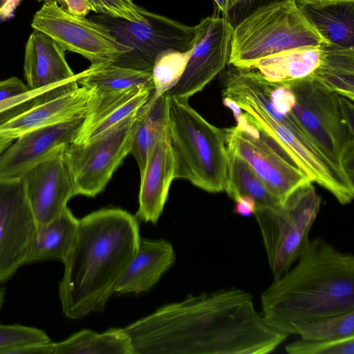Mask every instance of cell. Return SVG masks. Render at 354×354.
Listing matches in <instances>:
<instances>
[{
    "label": "cell",
    "mask_w": 354,
    "mask_h": 354,
    "mask_svg": "<svg viewBox=\"0 0 354 354\" xmlns=\"http://www.w3.org/2000/svg\"><path fill=\"white\" fill-rule=\"evenodd\" d=\"M123 329L134 354H267L288 337L266 324L250 292L236 288L189 295Z\"/></svg>",
    "instance_id": "obj_1"
},
{
    "label": "cell",
    "mask_w": 354,
    "mask_h": 354,
    "mask_svg": "<svg viewBox=\"0 0 354 354\" xmlns=\"http://www.w3.org/2000/svg\"><path fill=\"white\" fill-rule=\"evenodd\" d=\"M140 239L136 218L122 209H102L79 220L59 283L66 317L79 319L104 309L136 254Z\"/></svg>",
    "instance_id": "obj_2"
},
{
    "label": "cell",
    "mask_w": 354,
    "mask_h": 354,
    "mask_svg": "<svg viewBox=\"0 0 354 354\" xmlns=\"http://www.w3.org/2000/svg\"><path fill=\"white\" fill-rule=\"evenodd\" d=\"M261 294V315L293 335L299 323L354 310V257L325 240L309 239L299 258Z\"/></svg>",
    "instance_id": "obj_3"
},
{
    "label": "cell",
    "mask_w": 354,
    "mask_h": 354,
    "mask_svg": "<svg viewBox=\"0 0 354 354\" xmlns=\"http://www.w3.org/2000/svg\"><path fill=\"white\" fill-rule=\"evenodd\" d=\"M222 97L234 100L253 125L280 143L312 182L328 190L342 205L353 201L354 182L322 155L292 109L281 112L274 108L268 80L257 70L230 65L223 77Z\"/></svg>",
    "instance_id": "obj_4"
},
{
    "label": "cell",
    "mask_w": 354,
    "mask_h": 354,
    "mask_svg": "<svg viewBox=\"0 0 354 354\" xmlns=\"http://www.w3.org/2000/svg\"><path fill=\"white\" fill-rule=\"evenodd\" d=\"M167 130L175 178L209 193L224 192L228 152L222 129L207 122L188 100L169 95Z\"/></svg>",
    "instance_id": "obj_5"
},
{
    "label": "cell",
    "mask_w": 354,
    "mask_h": 354,
    "mask_svg": "<svg viewBox=\"0 0 354 354\" xmlns=\"http://www.w3.org/2000/svg\"><path fill=\"white\" fill-rule=\"evenodd\" d=\"M283 82L295 95L292 110L322 155L354 182L353 100L312 76Z\"/></svg>",
    "instance_id": "obj_6"
},
{
    "label": "cell",
    "mask_w": 354,
    "mask_h": 354,
    "mask_svg": "<svg viewBox=\"0 0 354 354\" xmlns=\"http://www.w3.org/2000/svg\"><path fill=\"white\" fill-rule=\"evenodd\" d=\"M326 42L306 21L294 0L263 7L233 29L228 63L250 68L277 53Z\"/></svg>",
    "instance_id": "obj_7"
},
{
    "label": "cell",
    "mask_w": 354,
    "mask_h": 354,
    "mask_svg": "<svg viewBox=\"0 0 354 354\" xmlns=\"http://www.w3.org/2000/svg\"><path fill=\"white\" fill-rule=\"evenodd\" d=\"M312 183L297 187L282 203L256 206L254 216L274 278L293 266L310 239L322 203Z\"/></svg>",
    "instance_id": "obj_8"
},
{
    "label": "cell",
    "mask_w": 354,
    "mask_h": 354,
    "mask_svg": "<svg viewBox=\"0 0 354 354\" xmlns=\"http://www.w3.org/2000/svg\"><path fill=\"white\" fill-rule=\"evenodd\" d=\"M140 12L149 24L100 14L93 15L89 19L105 26L119 42L131 48L129 53L113 63L150 73L160 52L169 48L183 52L192 49L208 21L207 17L195 26H188L142 7Z\"/></svg>",
    "instance_id": "obj_9"
},
{
    "label": "cell",
    "mask_w": 354,
    "mask_h": 354,
    "mask_svg": "<svg viewBox=\"0 0 354 354\" xmlns=\"http://www.w3.org/2000/svg\"><path fill=\"white\" fill-rule=\"evenodd\" d=\"M222 130L227 149L250 166L281 203L297 187L312 182L280 143L248 119Z\"/></svg>",
    "instance_id": "obj_10"
},
{
    "label": "cell",
    "mask_w": 354,
    "mask_h": 354,
    "mask_svg": "<svg viewBox=\"0 0 354 354\" xmlns=\"http://www.w3.org/2000/svg\"><path fill=\"white\" fill-rule=\"evenodd\" d=\"M137 113L85 142L66 146L65 158L76 195L93 197L104 190L130 152Z\"/></svg>",
    "instance_id": "obj_11"
},
{
    "label": "cell",
    "mask_w": 354,
    "mask_h": 354,
    "mask_svg": "<svg viewBox=\"0 0 354 354\" xmlns=\"http://www.w3.org/2000/svg\"><path fill=\"white\" fill-rule=\"evenodd\" d=\"M31 27L48 35L66 50L81 55L91 64L114 62L131 50L103 25L69 13L55 1L44 3L34 15Z\"/></svg>",
    "instance_id": "obj_12"
},
{
    "label": "cell",
    "mask_w": 354,
    "mask_h": 354,
    "mask_svg": "<svg viewBox=\"0 0 354 354\" xmlns=\"http://www.w3.org/2000/svg\"><path fill=\"white\" fill-rule=\"evenodd\" d=\"M36 232L22 178L0 180V283L27 263Z\"/></svg>",
    "instance_id": "obj_13"
},
{
    "label": "cell",
    "mask_w": 354,
    "mask_h": 354,
    "mask_svg": "<svg viewBox=\"0 0 354 354\" xmlns=\"http://www.w3.org/2000/svg\"><path fill=\"white\" fill-rule=\"evenodd\" d=\"M66 145L55 149L22 177L37 230L58 216L76 196L65 158Z\"/></svg>",
    "instance_id": "obj_14"
},
{
    "label": "cell",
    "mask_w": 354,
    "mask_h": 354,
    "mask_svg": "<svg viewBox=\"0 0 354 354\" xmlns=\"http://www.w3.org/2000/svg\"><path fill=\"white\" fill-rule=\"evenodd\" d=\"M232 31L223 17H208L203 34L192 49L182 77L167 94L188 100L223 71L229 60Z\"/></svg>",
    "instance_id": "obj_15"
},
{
    "label": "cell",
    "mask_w": 354,
    "mask_h": 354,
    "mask_svg": "<svg viewBox=\"0 0 354 354\" xmlns=\"http://www.w3.org/2000/svg\"><path fill=\"white\" fill-rule=\"evenodd\" d=\"M84 118L34 129L17 137L0 155V180L21 178L57 147L77 138Z\"/></svg>",
    "instance_id": "obj_16"
},
{
    "label": "cell",
    "mask_w": 354,
    "mask_h": 354,
    "mask_svg": "<svg viewBox=\"0 0 354 354\" xmlns=\"http://www.w3.org/2000/svg\"><path fill=\"white\" fill-rule=\"evenodd\" d=\"M174 159L167 127L151 150L140 174L139 207L136 216L156 223L162 212L174 177Z\"/></svg>",
    "instance_id": "obj_17"
},
{
    "label": "cell",
    "mask_w": 354,
    "mask_h": 354,
    "mask_svg": "<svg viewBox=\"0 0 354 354\" xmlns=\"http://www.w3.org/2000/svg\"><path fill=\"white\" fill-rule=\"evenodd\" d=\"M64 46L34 30L25 47L24 75L30 90L55 86L77 77L68 64Z\"/></svg>",
    "instance_id": "obj_18"
},
{
    "label": "cell",
    "mask_w": 354,
    "mask_h": 354,
    "mask_svg": "<svg viewBox=\"0 0 354 354\" xmlns=\"http://www.w3.org/2000/svg\"><path fill=\"white\" fill-rule=\"evenodd\" d=\"M95 97L94 92L82 86L39 104L0 125V131L17 138L30 130L85 118Z\"/></svg>",
    "instance_id": "obj_19"
},
{
    "label": "cell",
    "mask_w": 354,
    "mask_h": 354,
    "mask_svg": "<svg viewBox=\"0 0 354 354\" xmlns=\"http://www.w3.org/2000/svg\"><path fill=\"white\" fill-rule=\"evenodd\" d=\"M297 7L327 43L354 48V0H294Z\"/></svg>",
    "instance_id": "obj_20"
},
{
    "label": "cell",
    "mask_w": 354,
    "mask_h": 354,
    "mask_svg": "<svg viewBox=\"0 0 354 354\" xmlns=\"http://www.w3.org/2000/svg\"><path fill=\"white\" fill-rule=\"evenodd\" d=\"M174 262V250L169 241L140 237L138 250L120 279L115 292L148 291Z\"/></svg>",
    "instance_id": "obj_21"
},
{
    "label": "cell",
    "mask_w": 354,
    "mask_h": 354,
    "mask_svg": "<svg viewBox=\"0 0 354 354\" xmlns=\"http://www.w3.org/2000/svg\"><path fill=\"white\" fill-rule=\"evenodd\" d=\"M152 92L151 88L139 87L111 95L95 96L74 142H85L137 113L149 100Z\"/></svg>",
    "instance_id": "obj_22"
},
{
    "label": "cell",
    "mask_w": 354,
    "mask_h": 354,
    "mask_svg": "<svg viewBox=\"0 0 354 354\" xmlns=\"http://www.w3.org/2000/svg\"><path fill=\"white\" fill-rule=\"evenodd\" d=\"M322 55V44L300 46L262 58L250 68L271 82L301 79L311 75L318 68Z\"/></svg>",
    "instance_id": "obj_23"
},
{
    "label": "cell",
    "mask_w": 354,
    "mask_h": 354,
    "mask_svg": "<svg viewBox=\"0 0 354 354\" xmlns=\"http://www.w3.org/2000/svg\"><path fill=\"white\" fill-rule=\"evenodd\" d=\"M78 84L92 90L96 97L139 87L153 90L151 73L121 66L113 62L91 64L81 72Z\"/></svg>",
    "instance_id": "obj_24"
},
{
    "label": "cell",
    "mask_w": 354,
    "mask_h": 354,
    "mask_svg": "<svg viewBox=\"0 0 354 354\" xmlns=\"http://www.w3.org/2000/svg\"><path fill=\"white\" fill-rule=\"evenodd\" d=\"M79 219L66 207L50 223L37 230L27 263L50 259L63 262L74 241Z\"/></svg>",
    "instance_id": "obj_25"
},
{
    "label": "cell",
    "mask_w": 354,
    "mask_h": 354,
    "mask_svg": "<svg viewBox=\"0 0 354 354\" xmlns=\"http://www.w3.org/2000/svg\"><path fill=\"white\" fill-rule=\"evenodd\" d=\"M168 110L169 95L166 93L153 103L147 102L137 113L129 153L136 158L140 174L151 150L167 127Z\"/></svg>",
    "instance_id": "obj_26"
},
{
    "label": "cell",
    "mask_w": 354,
    "mask_h": 354,
    "mask_svg": "<svg viewBox=\"0 0 354 354\" xmlns=\"http://www.w3.org/2000/svg\"><path fill=\"white\" fill-rule=\"evenodd\" d=\"M320 64L312 76L326 88L354 100V48L322 44Z\"/></svg>",
    "instance_id": "obj_27"
},
{
    "label": "cell",
    "mask_w": 354,
    "mask_h": 354,
    "mask_svg": "<svg viewBox=\"0 0 354 354\" xmlns=\"http://www.w3.org/2000/svg\"><path fill=\"white\" fill-rule=\"evenodd\" d=\"M53 354H134L131 339L122 328L98 333L84 329L53 343Z\"/></svg>",
    "instance_id": "obj_28"
},
{
    "label": "cell",
    "mask_w": 354,
    "mask_h": 354,
    "mask_svg": "<svg viewBox=\"0 0 354 354\" xmlns=\"http://www.w3.org/2000/svg\"><path fill=\"white\" fill-rule=\"evenodd\" d=\"M228 171L224 192L234 200L239 196L252 197L257 206L281 203L268 189L250 166L234 152L227 149Z\"/></svg>",
    "instance_id": "obj_29"
},
{
    "label": "cell",
    "mask_w": 354,
    "mask_h": 354,
    "mask_svg": "<svg viewBox=\"0 0 354 354\" xmlns=\"http://www.w3.org/2000/svg\"><path fill=\"white\" fill-rule=\"evenodd\" d=\"M191 51L192 49L183 52L169 48L156 55L151 71L153 90L147 102L153 103L176 86L185 69Z\"/></svg>",
    "instance_id": "obj_30"
},
{
    "label": "cell",
    "mask_w": 354,
    "mask_h": 354,
    "mask_svg": "<svg viewBox=\"0 0 354 354\" xmlns=\"http://www.w3.org/2000/svg\"><path fill=\"white\" fill-rule=\"evenodd\" d=\"M293 335L304 340H330L354 335V310L293 326Z\"/></svg>",
    "instance_id": "obj_31"
},
{
    "label": "cell",
    "mask_w": 354,
    "mask_h": 354,
    "mask_svg": "<svg viewBox=\"0 0 354 354\" xmlns=\"http://www.w3.org/2000/svg\"><path fill=\"white\" fill-rule=\"evenodd\" d=\"M290 354H354V335L330 340H304L288 344L285 347Z\"/></svg>",
    "instance_id": "obj_32"
},
{
    "label": "cell",
    "mask_w": 354,
    "mask_h": 354,
    "mask_svg": "<svg viewBox=\"0 0 354 354\" xmlns=\"http://www.w3.org/2000/svg\"><path fill=\"white\" fill-rule=\"evenodd\" d=\"M92 12L131 22L149 24L140 12L141 7L132 0H88Z\"/></svg>",
    "instance_id": "obj_33"
},
{
    "label": "cell",
    "mask_w": 354,
    "mask_h": 354,
    "mask_svg": "<svg viewBox=\"0 0 354 354\" xmlns=\"http://www.w3.org/2000/svg\"><path fill=\"white\" fill-rule=\"evenodd\" d=\"M49 342L50 339L41 329L20 324H0V353L15 346Z\"/></svg>",
    "instance_id": "obj_34"
},
{
    "label": "cell",
    "mask_w": 354,
    "mask_h": 354,
    "mask_svg": "<svg viewBox=\"0 0 354 354\" xmlns=\"http://www.w3.org/2000/svg\"><path fill=\"white\" fill-rule=\"evenodd\" d=\"M58 86L31 90L23 95L0 102V125L32 107L48 101L47 92Z\"/></svg>",
    "instance_id": "obj_35"
},
{
    "label": "cell",
    "mask_w": 354,
    "mask_h": 354,
    "mask_svg": "<svg viewBox=\"0 0 354 354\" xmlns=\"http://www.w3.org/2000/svg\"><path fill=\"white\" fill-rule=\"evenodd\" d=\"M289 0H228L227 9L223 15L234 29L244 19L268 5Z\"/></svg>",
    "instance_id": "obj_36"
},
{
    "label": "cell",
    "mask_w": 354,
    "mask_h": 354,
    "mask_svg": "<svg viewBox=\"0 0 354 354\" xmlns=\"http://www.w3.org/2000/svg\"><path fill=\"white\" fill-rule=\"evenodd\" d=\"M31 91L17 77L0 81V102L23 95Z\"/></svg>",
    "instance_id": "obj_37"
},
{
    "label": "cell",
    "mask_w": 354,
    "mask_h": 354,
    "mask_svg": "<svg viewBox=\"0 0 354 354\" xmlns=\"http://www.w3.org/2000/svg\"><path fill=\"white\" fill-rule=\"evenodd\" d=\"M53 343L50 341L21 344L7 348L0 354H53Z\"/></svg>",
    "instance_id": "obj_38"
},
{
    "label": "cell",
    "mask_w": 354,
    "mask_h": 354,
    "mask_svg": "<svg viewBox=\"0 0 354 354\" xmlns=\"http://www.w3.org/2000/svg\"><path fill=\"white\" fill-rule=\"evenodd\" d=\"M233 212L244 217L254 215L257 203L254 199L248 195H241L234 200Z\"/></svg>",
    "instance_id": "obj_39"
},
{
    "label": "cell",
    "mask_w": 354,
    "mask_h": 354,
    "mask_svg": "<svg viewBox=\"0 0 354 354\" xmlns=\"http://www.w3.org/2000/svg\"><path fill=\"white\" fill-rule=\"evenodd\" d=\"M69 13L80 17H85L92 11L88 0H61L59 3Z\"/></svg>",
    "instance_id": "obj_40"
},
{
    "label": "cell",
    "mask_w": 354,
    "mask_h": 354,
    "mask_svg": "<svg viewBox=\"0 0 354 354\" xmlns=\"http://www.w3.org/2000/svg\"><path fill=\"white\" fill-rule=\"evenodd\" d=\"M21 0H0V19L5 20L13 15Z\"/></svg>",
    "instance_id": "obj_41"
},
{
    "label": "cell",
    "mask_w": 354,
    "mask_h": 354,
    "mask_svg": "<svg viewBox=\"0 0 354 354\" xmlns=\"http://www.w3.org/2000/svg\"><path fill=\"white\" fill-rule=\"evenodd\" d=\"M16 138L12 133L0 131V155Z\"/></svg>",
    "instance_id": "obj_42"
},
{
    "label": "cell",
    "mask_w": 354,
    "mask_h": 354,
    "mask_svg": "<svg viewBox=\"0 0 354 354\" xmlns=\"http://www.w3.org/2000/svg\"><path fill=\"white\" fill-rule=\"evenodd\" d=\"M214 1L223 13V15H225L227 9L228 0H214Z\"/></svg>",
    "instance_id": "obj_43"
},
{
    "label": "cell",
    "mask_w": 354,
    "mask_h": 354,
    "mask_svg": "<svg viewBox=\"0 0 354 354\" xmlns=\"http://www.w3.org/2000/svg\"><path fill=\"white\" fill-rule=\"evenodd\" d=\"M4 292L5 290L3 288H0V307L1 306L3 302Z\"/></svg>",
    "instance_id": "obj_44"
},
{
    "label": "cell",
    "mask_w": 354,
    "mask_h": 354,
    "mask_svg": "<svg viewBox=\"0 0 354 354\" xmlns=\"http://www.w3.org/2000/svg\"><path fill=\"white\" fill-rule=\"evenodd\" d=\"M37 1L39 2H44V3L50 1H55L58 3H60V1H61V0H37Z\"/></svg>",
    "instance_id": "obj_45"
}]
</instances>
